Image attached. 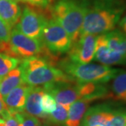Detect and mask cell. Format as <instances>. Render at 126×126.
<instances>
[{
	"instance_id": "cell-30",
	"label": "cell",
	"mask_w": 126,
	"mask_h": 126,
	"mask_svg": "<svg viewBox=\"0 0 126 126\" xmlns=\"http://www.w3.org/2000/svg\"><path fill=\"white\" fill-rule=\"evenodd\" d=\"M1 79L0 78V82H1Z\"/></svg>"
},
{
	"instance_id": "cell-18",
	"label": "cell",
	"mask_w": 126,
	"mask_h": 126,
	"mask_svg": "<svg viewBox=\"0 0 126 126\" xmlns=\"http://www.w3.org/2000/svg\"><path fill=\"white\" fill-rule=\"evenodd\" d=\"M112 80L111 89L114 97L126 102V71L120 69Z\"/></svg>"
},
{
	"instance_id": "cell-3",
	"label": "cell",
	"mask_w": 126,
	"mask_h": 126,
	"mask_svg": "<svg viewBox=\"0 0 126 126\" xmlns=\"http://www.w3.org/2000/svg\"><path fill=\"white\" fill-rule=\"evenodd\" d=\"M86 10V0H60L51 10L52 17L65 30L72 43L81 36Z\"/></svg>"
},
{
	"instance_id": "cell-7",
	"label": "cell",
	"mask_w": 126,
	"mask_h": 126,
	"mask_svg": "<svg viewBox=\"0 0 126 126\" xmlns=\"http://www.w3.org/2000/svg\"><path fill=\"white\" fill-rule=\"evenodd\" d=\"M46 21V18L40 12L32 7L25 6L18 23L14 27L25 35L41 41Z\"/></svg>"
},
{
	"instance_id": "cell-9",
	"label": "cell",
	"mask_w": 126,
	"mask_h": 126,
	"mask_svg": "<svg viewBox=\"0 0 126 126\" xmlns=\"http://www.w3.org/2000/svg\"><path fill=\"white\" fill-rule=\"evenodd\" d=\"M97 36L92 34H81L69 50V59L73 63L88 64L94 60Z\"/></svg>"
},
{
	"instance_id": "cell-14",
	"label": "cell",
	"mask_w": 126,
	"mask_h": 126,
	"mask_svg": "<svg viewBox=\"0 0 126 126\" xmlns=\"http://www.w3.org/2000/svg\"><path fill=\"white\" fill-rule=\"evenodd\" d=\"M95 99L90 97H85L78 99L71 104L68 111L66 126H79L90 102Z\"/></svg>"
},
{
	"instance_id": "cell-31",
	"label": "cell",
	"mask_w": 126,
	"mask_h": 126,
	"mask_svg": "<svg viewBox=\"0 0 126 126\" xmlns=\"http://www.w3.org/2000/svg\"></svg>"
},
{
	"instance_id": "cell-25",
	"label": "cell",
	"mask_w": 126,
	"mask_h": 126,
	"mask_svg": "<svg viewBox=\"0 0 126 126\" xmlns=\"http://www.w3.org/2000/svg\"><path fill=\"white\" fill-rule=\"evenodd\" d=\"M18 1H23L27 3L32 6L47 8L49 4V0H18Z\"/></svg>"
},
{
	"instance_id": "cell-21",
	"label": "cell",
	"mask_w": 126,
	"mask_h": 126,
	"mask_svg": "<svg viewBox=\"0 0 126 126\" xmlns=\"http://www.w3.org/2000/svg\"><path fill=\"white\" fill-rule=\"evenodd\" d=\"M15 117L18 120L19 126H41V123L38 118L23 111L14 113Z\"/></svg>"
},
{
	"instance_id": "cell-22",
	"label": "cell",
	"mask_w": 126,
	"mask_h": 126,
	"mask_svg": "<svg viewBox=\"0 0 126 126\" xmlns=\"http://www.w3.org/2000/svg\"><path fill=\"white\" fill-rule=\"evenodd\" d=\"M41 108L44 113H45L46 115H48L50 113L55 111L56 109L57 104L56 101L54 97L51 94L45 92L41 97Z\"/></svg>"
},
{
	"instance_id": "cell-19",
	"label": "cell",
	"mask_w": 126,
	"mask_h": 126,
	"mask_svg": "<svg viewBox=\"0 0 126 126\" xmlns=\"http://www.w3.org/2000/svg\"><path fill=\"white\" fill-rule=\"evenodd\" d=\"M20 63L19 58L0 53V78L2 79Z\"/></svg>"
},
{
	"instance_id": "cell-26",
	"label": "cell",
	"mask_w": 126,
	"mask_h": 126,
	"mask_svg": "<svg viewBox=\"0 0 126 126\" xmlns=\"http://www.w3.org/2000/svg\"><path fill=\"white\" fill-rule=\"evenodd\" d=\"M10 115H11V113L6 107L2 97L0 94V118L5 120L6 118L9 117Z\"/></svg>"
},
{
	"instance_id": "cell-24",
	"label": "cell",
	"mask_w": 126,
	"mask_h": 126,
	"mask_svg": "<svg viewBox=\"0 0 126 126\" xmlns=\"http://www.w3.org/2000/svg\"><path fill=\"white\" fill-rule=\"evenodd\" d=\"M11 30L12 28L0 18V41H9Z\"/></svg>"
},
{
	"instance_id": "cell-17",
	"label": "cell",
	"mask_w": 126,
	"mask_h": 126,
	"mask_svg": "<svg viewBox=\"0 0 126 126\" xmlns=\"http://www.w3.org/2000/svg\"><path fill=\"white\" fill-rule=\"evenodd\" d=\"M23 83H24V82L22 79L20 69H14L1 79V81L0 82L1 96L2 98H4L11 90Z\"/></svg>"
},
{
	"instance_id": "cell-13",
	"label": "cell",
	"mask_w": 126,
	"mask_h": 126,
	"mask_svg": "<svg viewBox=\"0 0 126 126\" xmlns=\"http://www.w3.org/2000/svg\"><path fill=\"white\" fill-rule=\"evenodd\" d=\"M45 90L43 87L31 86L27 95L25 106V112L35 117L46 118L48 115L44 113L41 108V97L44 94Z\"/></svg>"
},
{
	"instance_id": "cell-15",
	"label": "cell",
	"mask_w": 126,
	"mask_h": 126,
	"mask_svg": "<svg viewBox=\"0 0 126 126\" xmlns=\"http://www.w3.org/2000/svg\"><path fill=\"white\" fill-rule=\"evenodd\" d=\"M21 16V10L17 2L0 0V18L11 28L18 23Z\"/></svg>"
},
{
	"instance_id": "cell-20",
	"label": "cell",
	"mask_w": 126,
	"mask_h": 126,
	"mask_svg": "<svg viewBox=\"0 0 126 126\" xmlns=\"http://www.w3.org/2000/svg\"><path fill=\"white\" fill-rule=\"evenodd\" d=\"M69 109L63 105L58 104L56 109L51 113L48 115L47 118L52 123L55 125H63L67 119Z\"/></svg>"
},
{
	"instance_id": "cell-5",
	"label": "cell",
	"mask_w": 126,
	"mask_h": 126,
	"mask_svg": "<svg viewBox=\"0 0 126 126\" xmlns=\"http://www.w3.org/2000/svg\"><path fill=\"white\" fill-rule=\"evenodd\" d=\"M41 41L50 53L56 55L68 52L72 44L67 32L53 17L47 19Z\"/></svg>"
},
{
	"instance_id": "cell-10",
	"label": "cell",
	"mask_w": 126,
	"mask_h": 126,
	"mask_svg": "<svg viewBox=\"0 0 126 126\" xmlns=\"http://www.w3.org/2000/svg\"><path fill=\"white\" fill-rule=\"evenodd\" d=\"M115 110L107 104L96 105L86 111L82 126H109Z\"/></svg>"
},
{
	"instance_id": "cell-27",
	"label": "cell",
	"mask_w": 126,
	"mask_h": 126,
	"mask_svg": "<svg viewBox=\"0 0 126 126\" xmlns=\"http://www.w3.org/2000/svg\"><path fill=\"white\" fill-rule=\"evenodd\" d=\"M5 126H19L18 120L14 114H11L4 120Z\"/></svg>"
},
{
	"instance_id": "cell-1",
	"label": "cell",
	"mask_w": 126,
	"mask_h": 126,
	"mask_svg": "<svg viewBox=\"0 0 126 126\" xmlns=\"http://www.w3.org/2000/svg\"><path fill=\"white\" fill-rule=\"evenodd\" d=\"M81 34L99 35L114 30L126 9L125 0H86Z\"/></svg>"
},
{
	"instance_id": "cell-28",
	"label": "cell",
	"mask_w": 126,
	"mask_h": 126,
	"mask_svg": "<svg viewBox=\"0 0 126 126\" xmlns=\"http://www.w3.org/2000/svg\"><path fill=\"white\" fill-rule=\"evenodd\" d=\"M119 26L121 29V31L123 32L126 34V14L125 16L122 18L119 23Z\"/></svg>"
},
{
	"instance_id": "cell-2",
	"label": "cell",
	"mask_w": 126,
	"mask_h": 126,
	"mask_svg": "<svg viewBox=\"0 0 126 126\" xmlns=\"http://www.w3.org/2000/svg\"><path fill=\"white\" fill-rule=\"evenodd\" d=\"M19 69L23 82L33 87L60 82L74 81L61 69L48 63V59L34 56L23 58Z\"/></svg>"
},
{
	"instance_id": "cell-4",
	"label": "cell",
	"mask_w": 126,
	"mask_h": 126,
	"mask_svg": "<svg viewBox=\"0 0 126 126\" xmlns=\"http://www.w3.org/2000/svg\"><path fill=\"white\" fill-rule=\"evenodd\" d=\"M65 74L79 83H106L112 80L120 69L104 64H79L66 59L60 64Z\"/></svg>"
},
{
	"instance_id": "cell-8",
	"label": "cell",
	"mask_w": 126,
	"mask_h": 126,
	"mask_svg": "<svg viewBox=\"0 0 126 126\" xmlns=\"http://www.w3.org/2000/svg\"><path fill=\"white\" fill-rule=\"evenodd\" d=\"M45 92L51 94L58 104L69 109L71 104L83 97L82 84L72 82H60L42 86Z\"/></svg>"
},
{
	"instance_id": "cell-29",
	"label": "cell",
	"mask_w": 126,
	"mask_h": 126,
	"mask_svg": "<svg viewBox=\"0 0 126 126\" xmlns=\"http://www.w3.org/2000/svg\"><path fill=\"white\" fill-rule=\"evenodd\" d=\"M9 1H15V2H17V1H18V0H9Z\"/></svg>"
},
{
	"instance_id": "cell-6",
	"label": "cell",
	"mask_w": 126,
	"mask_h": 126,
	"mask_svg": "<svg viewBox=\"0 0 126 126\" xmlns=\"http://www.w3.org/2000/svg\"><path fill=\"white\" fill-rule=\"evenodd\" d=\"M9 43L11 57L17 58L39 56L46 52L41 41L25 35L16 27L11 30Z\"/></svg>"
},
{
	"instance_id": "cell-16",
	"label": "cell",
	"mask_w": 126,
	"mask_h": 126,
	"mask_svg": "<svg viewBox=\"0 0 126 126\" xmlns=\"http://www.w3.org/2000/svg\"><path fill=\"white\" fill-rule=\"evenodd\" d=\"M109 49L126 58V34L120 30H113L104 33Z\"/></svg>"
},
{
	"instance_id": "cell-23",
	"label": "cell",
	"mask_w": 126,
	"mask_h": 126,
	"mask_svg": "<svg viewBox=\"0 0 126 126\" xmlns=\"http://www.w3.org/2000/svg\"><path fill=\"white\" fill-rule=\"evenodd\" d=\"M109 126H126V109L115 110Z\"/></svg>"
},
{
	"instance_id": "cell-11",
	"label": "cell",
	"mask_w": 126,
	"mask_h": 126,
	"mask_svg": "<svg viewBox=\"0 0 126 126\" xmlns=\"http://www.w3.org/2000/svg\"><path fill=\"white\" fill-rule=\"evenodd\" d=\"M94 59L104 65L126 64V58L113 53L107 46L105 34L96 37Z\"/></svg>"
},
{
	"instance_id": "cell-12",
	"label": "cell",
	"mask_w": 126,
	"mask_h": 126,
	"mask_svg": "<svg viewBox=\"0 0 126 126\" xmlns=\"http://www.w3.org/2000/svg\"><path fill=\"white\" fill-rule=\"evenodd\" d=\"M30 88L31 86L24 83L11 90L3 98L11 114L24 111L27 93Z\"/></svg>"
}]
</instances>
